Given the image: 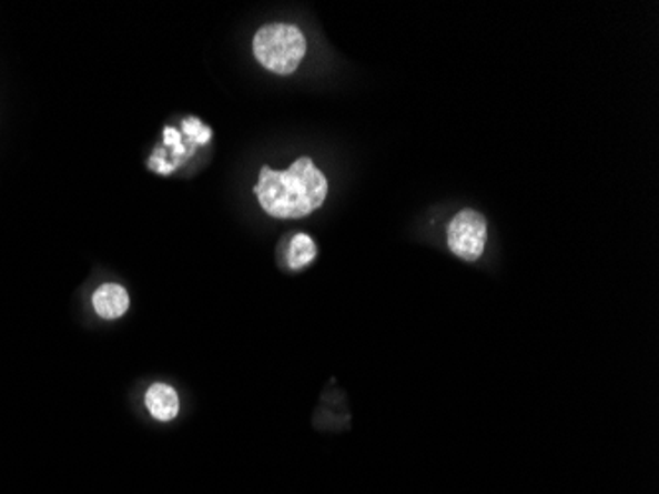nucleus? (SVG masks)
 I'll return each instance as SVG.
<instances>
[{"label":"nucleus","mask_w":659,"mask_h":494,"mask_svg":"<svg viewBox=\"0 0 659 494\" xmlns=\"http://www.w3.org/2000/svg\"><path fill=\"white\" fill-rule=\"evenodd\" d=\"M258 204L268 216L296 220L312 214L328 196V180L311 159H298L286 171L263 167L255 186Z\"/></svg>","instance_id":"1"},{"label":"nucleus","mask_w":659,"mask_h":494,"mask_svg":"<svg viewBox=\"0 0 659 494\" xmlns=\"http://www.w3.org/2000/svg\"><path fill=\"white\" fill-rule=\"evenodd\" d=\"M253 54L268 72L291 75L306 54V38L293 24H267L253 38Z\"/></svg>","instance_id":"2"},{"label":"nucleus","mask_w":659,"mask_h":494,"mask_svg":"<svg viewBox=\"0 0 659 494\" xmlns=\"http://www.w3.org/2000/svg\"><path fill=\"white\" fill-rule=\"evenodd\" d=\"M488 238V224L480 212L463 210L448 225V245L460 260H480Z\"/></svg>","instance_id":"3"},{"label":"nucleus","mask_w":659,"mask_h":494,"mask_svg":"<svg viewBox=\"0 0 659 494\" xmlns=\"http://www.w3.org/2000/svg\"><path fill=\"white\" fill-rule=\"evenodd\" d=\"M129 293L116 283H105L93 293V309L101 319H119L129 311Z\"/></svg>","instance_id":"4"},{"label":"nucleus","mask_w":659,"mask_h":494,"mask_svg":"<svg viewBox=\"0 0 659 494\" xmlns=\"http://www.w3.org/2000/svg\"><path fill=\"white\" fill-rule=\"evenodd\" d=\"M144 404L149 407L152 417L159 422H172L179 415V394L169 384H154L144 395Z\"/></svg>","instance_id":"5"},{"label":"nucleus","mask_w":659,"mask_h":494,"mask_svg":"<svg viewBox=\"0 0 659 494\" xmlns=\"http://www.w3.org/2000/svg\"><path fill=\"white\" fill-rule=\"evenodd\" d=\"M316 258V243L311 235L296 234L288 248V265L291 270H303Z\"/></svg>","instance_id":"6"}]
</instances>
